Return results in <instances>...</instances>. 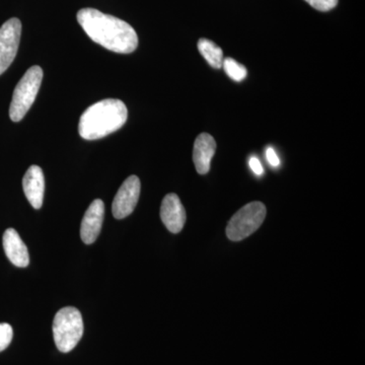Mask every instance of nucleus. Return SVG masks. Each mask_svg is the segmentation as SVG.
Returning a JSON list of instances; mask_svg holds the SVG:
<instances>
[{
	"label": "nucleus",
	"mask_w": 365,
	"mask_h": 365,
	"mask_svg": "<svg viewBox=\"0 0 365 365\" xmlns=\"http://www.w3.org/2000/svg\"><path fill=\"white\" fill-rule=\"evenodd\" d=\"M76 18L86 35L106 49L120 54L135 51L138 36L126 21L95 9H81Z\"/></svg>",
	"instance_id": "f257e3e1"
},
{
	"label": "nucleus",
	"mask_w": 365,
	"mask_h": 365,
	"mask_svg": "<svg viewBox=\"0 0 365 365\" xmlns=\"http://www.w3.org/2000/svg\"><path fill=\"white\" fill-rule=\"evenodd\" d=\"M128 118L122 101L107 98L88 107L79 120V135L86 140H97L119 130Z\"/></svg>",
	"instance_id": "f03ea898"
},
{
	"label": "nucleus",
	"mask_w": 365,
	"mask_h": 365,
	"mask_svg": "<svg viewBox=\"0 0 365 365\" xmlns=\"http://www.w3.org/2000/svg\"><path fill=\"white\" fill-rule=\"evenodd\" d=\"M83 317L73 307L60 309L53 321V337L60 352L68 353L78 344L83 335Z\"/></svg>",
	"instance_id": "7ed1b4c3"
},
{
	"label": "nucleus",
	"mask_w": 365,
	"mask_h": 365,
	"mask_svg": "<svg viewBox=\"0 0 365 365\" xmlns=\"http://www.w3.org/2000/svg\"><path fill=\"white\" fill-rule=\"evenodd\" d=\"M43 71L40 66H32L14 88L9 107L11 121L20 122L32 107L42 83Z\"/></svg>",
	"instance_id": "20e7f679"
},
{
	"label": "nucleus",
	"mask_w": 365,
	"mask_h": 365,
	"mask_svg": "<svg viewBox=\"0 0 365 365\" xmlns=\"http://www.w3.org/2000/svg\"><path fill=\"white\" fill-rule=\"evenodd\" d=\"M266 217V206L254 201L240 209L228 222L227 235L232 242H240L254 234Z\"/></svg>",
	"instance_id": "39448f33"
},
{
	"label": "nucleus",
	"mask_w": 365,
	"mask_h": 365,
	"mask_svg": "<svg viewBox=\"0 0 365 365\" xmlns=\"http://www.w3.org/2000/svg\"><path fill=\"white\" fill-rule=\"evenodd\" d=\"M21 34L19 19H11L0 28V76L13 63L18 53Z\"/></svg>",
	"instance_id": "423d86ee"
},
{
	"label": "nucleus",
	"mask_w": 365,
	"mask_h": 365,
	"mask_svg": "<svg viewBox=\"0 0 365 365\" xmlns=\"http://www.w3.org/2000/svg\"><path fill=\"white\" fill-rule=\"evenodd\" d=\"M140 180L138 177L127 178L126 181L118 190L113 201L112 212L115 218L123 220L133 212L140 196Z\"/></svg>",
	"instance_id": "0eeeda50"
},
{
	"label": "nucleus",
	"mask_w": 365,
	"mask_h": 365,
	"mask_svg": "<svg viewBox=\"0 0 365 365\" xmlns=\"http://www.w3.org/2000/svg\"><path fill=\"white\" fill-rule=\"evenodd\" d=\"M105 204L101 199H96L91 203L86 211L81 227V237L86 245L93 244L97 241L103 222H104Z\"/></svg>",
	"instance_id": "6e6552de"
},
{
	"label": "nucleus",
	"mask_w": 365,
	"mask_h": 365,
	"mask_svg": "<svg viewBox=\"0 0 365 365\" xmlns=\"http://www.w3.org/2000/svg\"><path fill=\"white\" fill-rule=\"evenodd\" d=\"M160 218L165 227L173 234L181 232L186 222V211L177 194H168L163 198L160 206Z\"/></svg>",
	"instance_id": "1a4fd4ad"
},
{
	"label": "nucleus",
	"mask_w": 365,
	"mask_h": 365,
	"mask_svg": "<svg viewBox=\"0 0 365 365\" xmlns=\"http://www.w3.org/2000/svg\"><path fill=\"white\" fill-rule=\"evenodd\" d=\"M23 188L26 199L35 209L43 205L45 192V178L43 170L38 165H31L24 176Z\"/></svg>",
	"instance_id": "9d476101"
},
{
	"label": "nucleus",
	"mask_w": 365,
	"mask_h": 365,
	"mask_svg": "<svg viewBox=\"0 0 365 365\" xmlns=\"http://www.w3.org/2000/svg\"><path fill=\"white\" fill-rule=\"evenodd\" d=\"M4 249L9 260L16 267H28L30 264L28 248L14 228H7L4 234Z\"/></svg>",
	"instance_id": "9b49d317"
},
{
	"label": "nucleus",
	"mask_w": 365,
	"mask_h": 365,
	"mask_svg": "<svg viewBox=\"0 0 365 365\" xmlns=\"http://www.w3.org/2000/svg\"><path fill=\"white\" fill-rule=\"evenodd\" d=\"M216 143L208 133L197 136L194 143L193 162L198 174L206 175L210 170L211 160L215 157Z\"/></svg>",
	"instance_id": "f8f14e48"
},
{
	"label": "nucleus",
	"mask_w": 365,
	"mask_h": 365,
	"mask_svg": "<svg viewBox=\"0 0 365 365\" xmlns=\"http://www.w3.org/2000/svg\"><path fill=\"white\" fill-rule=\"evenodd\" d=\"M198 50L211 67L215 69L222 68L223 63L222 48L218 47L212 41L200 39L198 41Z\"/></svg>",
	"instance_id": "ddd939ff"
},
{
	"label": "nucleus",
	"mask_w": 365,
	"mask_h": 365,
	"mask_svg": "<svg viewBox=\"0 0 365 365\" xmlns=\"http://www.w3.org/2000/svg\"><path fill=\"white\" fill-rule=\"evenodd\" d=\"M223 69H225V73L227 74L228 78L232 79L235 81H242L248 76V71L246 67L242 66L239 62L235 61L232 58L223 59L222 63Z\"/></svg>",
	"instance_id": "4468645a"
},
{
	"label": "nucleus",
	"mask_w": 365,
	"mask_h": 365,
	"mask_svg": "<svg viewBox=\"0 0 365 365\" xmlns=\"http://www.w3.org/2000/svg\"><path fill=\"white\" fill-rule=\"evenodd\" d=\"M13 337L14 331L11 326L6 323L0 324V352L9 347Z\"/></svg>",
	"instance_id": "2eb2a0df"
},
{
	"label": "nucleus",
	"mask_w": 365,
	"mask_h": 365,
	"mask_svg": "<svg viewBox=\"0 0 365 365\" xmlns=\"http://www.w3.org/2000/svg\"><path fill=\"white\" fill-rule=\"evenodd\" d=\"M304 1H307L317 11L325 13V11H332L333 9H335L339 0H304Z\"/></svg>",
	"instance_id": "dca6fc26"
},
{
	"label": "nucleus",
	"mask_w": 365,
	"mask_h": 365,
	"mask_svg": "<svg viewBox=\"0 0 365 365\" xmlns=\"http://www.w3.org/2000/svg\"><path fill=\"white\" fill-rule=\"evenodd\" d=\"M266 158H267L269 165L273 168H278L280 165V160L278 158L277 153H276L275 150L272 148V146H269V148H266Z\"/></svg>",
	"instance_id": "f3484780"
},
{
	"label": "nucleus",
	"mask_w": 365,
	"mask_h": 365,
	"mask_svg": "<svg viewBox=\"0 0 365 365\" xmlns=\"http://www.w3.org/2000/svg\"><path fill=\"white\" fill-rule=\"evenodd\" d=\"M249 165L251 170H253L255 175L261 177L264 174L263 165L259 158L257 157H251L249 158Z\"/></svg>",
	"instance_id": "a211bd4d"
}]
</instances>
